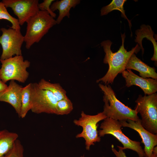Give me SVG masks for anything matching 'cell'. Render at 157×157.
<instances>
[{
  "label": "cell",
  "instance_id": "cell-1",
  "mask_svg": "<svg viewBox=\"0 0 157 157\" xmlns=\"http://www.w3.org/2000/svg\"><path fill=\"white\" fill-rule=\"evenodd\" d=\"M122 44L119 49L115 52H113L111 49L112 42L109 40L103 41L101 43L105 53L104 63L107 64L109 68L106 74L96 81L97 83L102 82L105 85L112 84L115 78L119 74L126 70V67L129 59L133 53H137L140 48L137 44L130 51H127L124 47L125 33H121Z\"/></svg>",
  "mask_w": 157,
  "mask_h": 157
},
{
  "label": "cell",
  "instance_id": "cell-2",
  "mask_svg": "<svg viewBox=\"0 0 157 157\" xmlns=\"http://www.w3.org/2000/svg\"><path fill=\"white\" fill-rule=\"evenodd\" d=\"M99 86L104 93L103 112L107 117L119 121L128 119L136 121L140 119L135 110L125 105L117 99L110 85L99 83Z\"/></svg>",
  "mask_w": 157,
  "mask_h": 157
},
{
  "label": "cell",
  "instance_id": "cell-3",
  "mask_svg": "<svg viewBox=\"0 0 157 157\" xmlns=\"http://www.w3.org/2000/svg\"><path fill=\"white\" fill-rule=\"evenodd\" d=\"M27 26L24 42L26 49H29L35 43H38L49 30L56 25V20L48 13L40 10L26 22Z\"/></svg>",
  "mask_w": 157,
  "mask_h": 157
},
{
  "label": "cell",
  "instance_id": "cell-4",
  "mask_svg": "<svg viewBox=\"0 0 157 157\" xmlns=\"http://www.w3.org/2000/svg\"><path fill=\"white\" fill-rule=\"evenodd\" d=\"M135 102V110L140 115L142 126L150 132L157 134V93L144 96L139 94Z\"/></svg>",
  "mask_w": 157,
  "mask_h": 157
},
{
  "label": "cell",
  "instance_id": "cell-5",
  "mask_svg": "<svg viewBox=\"0 0 157 157\" xmlns=\"http://www.w3.org/2000/svg\"><path fill=\"white\" fill-rule=\"evenodd\" d=\"M1 64L0 69V79L4 83L8 81L16 80L24 83L29 73L26 69L30 65L28 60H24L22 55L15 56L4 60H0Z\"/></svg>",
  "mask_w": 157,
  "mask_h": 157
},
{
  "label": "cell",
  "instance_id": "cell-6",
  "mask_svg": "<svg viewBox=\"0 0 157 157\" xmlns=\"http://www.w3.org/2000/svg\"><path fill=\"white\" fill-rule=\"evenodd\" d=\"M81 117L78 120H74V123L83 128L81 133L76 136V138H83L85 140L86 149L89 150L91 145H94L96 142H99L101 138L99 136L97 129L98 123L107 117L103 112H100L95 115H87L82 111Z\"/></svg>",
  "mask_w": 157,
  "mask_h": 157
},
{
  "label": "cell",
  "instance_id": "cell-7",
  "mask_svg": "<svg viewBox=\"0 0 157 157\" xmlns=\"http://www.w3.org/2000/svg\"><path fill=\"white\" fill-rule=\"evenodd\" d=\"M101 124V129L98 131L99 136L101 137L109 134L116 138L123 145V149H131L136 152L139 157L146 156L140 142L132 140L126 136L122 131V126L117 120L106 117Z\"/></svg>",
  "mask_w": 157,
  "mask_h": 157
},
{
  "label": "cell",
  "instance_id": "cell-8",
  "mask_svg": "<svg viewBox=\"0 0 157 157\" xmlns=\"http://www.w3.org/2000/svg\"><path fill=\"white\" fill-rule=\"evenodd\" d=\"M31 110L36 114H57L58 101L49 91L40 88L36 83H31Z\"/></svg>",
  "mask_w": 157,
  "mask_h": 157
},
{
  "label": "cell",
  "instance_id": "cell-9",
  "mask_svg": "<svg viewBox=\"0 0 157 157\" xmlns=\"http://www.w3.org/2000/svg\"><path fill=\"white\" fill-rule=\"evenodd\" d=\"M0 36V44L2 52L0 60H4L14 56L22 55L21 47L24 42V37L20 29L2 28Z\"/></svg>",
  "mask_w": 157,
  "mask_h": 157
},
{
  "label": "cell",
  "instance_id": "cell-10",
  "mask_svg": "<svg viewBox=\"0 0 157 157\" xmlns=\"http://www.w3.org/2000/svg\"><path fill=\"white\" fill-rule=\"evenodd\" d=\"M5 7L10 8L17 17L20 26L23 25L40 11L38 0H3Z\"/></svg>",
  "mask_w": 157,
  "mask_h": 157
},
{
  "label": "cell",
  "instance_id": "cell-11",
  "mask_svg": "<svg viewBox=\"0 0 157 157\" xmlns=\"http://www.w3.org/2000/svg\"><path fill=\"white\" fill-rule=\"evenodd\" d=\"M119 122L122 126L130 128L138 133L144 145L143 150L146 156L150 157L154 148L157 145V134H153L146 129L142 126L140 119L136 121L128 119Z\"/></svg>",
  "mask_w": 157,
  "mask_h": 157
},
{
  "label": "cell",
  "instance_id": "cell-12",
  "mask_svg": "<svg viewBox=\"0 0 157 157\" xmlns=\"http://www.w3.org/2000/svg\"><path fill=\"white\" fill-rule=\"evenodd\" d=\"M121 73L125 80L127 87L133 85L138 86L143 91L145 95H149L157 92V80L142 78L135 74L131 69H126Z\"/></svg>",
  "mask_w": 157,
  "mask_h": 157
},
{
  "label": "cell",
  "instance_id": "cell-13",
  "mask_svg": "<svg viewBox=\"0 0 157 157\" xmlns=\"http://www.w3.org/2000/svg\"><path fill=\"white\" fill-rule=\"evenodd\" d=\"M23 87L14 80H10L7 88L0 93V101L8 103L14 108L19 117Z\"/></svg>",
  "mask_w": 157,
  "mask_h": 157
},
{
  "label": "cell",
  "instance_id": "cell-14",
  "mask_svg": "<svg viewBox=\"0 0 157 157\" xmlns=\"http://www.w3.org/2000/svg\"><path fill=\"white\" fill-rule=\"evenodd\" d=\"M126 69H133L138 72L141 77L143 78H151L157 80V73L154 67H151L137 58L133 53L126 65Z\"/></svg>",
  "mask_w": 157,
  "mask_h": 157
},
{
  "label": "cell",
  "instance_id": "cell-15",
  "mask_svg": "<svg viewBox=\"0 0 157 157\" xmlns=\"http://www.w3.org/2000/svg\"><path fill=\"white\" fill-rule=\"evenodd\" d=\"M136 36L135 41L137 42L139 47L141 49L142 54H143L144 49L142 44V39L145 38L150 40L152 43L154 48V53L151 58V60L156 62L157 61V43L156 39L154 38V32L151 26L148 25H142L139 29L137 30L135 32Z\"/></svg>",
  "mask_w": 157,
  "mask_h": 157
},
{
  "label": "cell",
  "instance_id": "cell-16",
  "mask_svg": "<svg viewBox=\"0 0 157 157\" xmlns=\"http://www.w3.org/2000/svg\"><path fill=\"white\" fill-rule=\"evenodd\" d=\"M80 2L79 0H61L53 3L50 6L51 10L53 12L58 10L59 15L56 20V24H60L65 17H70L69 11L72 8H74Z\"/></svg>",
  "mask_w": 157,
  "mask_h": 157
},
{
  "label": "cell",
  "instance_id": "cell-17",
  "mask_svg": "<svg viewBox=\"0 0 157 157\" xmlns=\"http://www.w3.org/2000/svg\"><path fill=\"white\" fill-rule=\"evenodd\" d=\"M18 135L7 130L0 131V157H4L12 149Z\"/></svg>",
  "mask_w": 157,
  "mask_h": 157
},
{
  "label": "cell",
  "instance_id": "cell-18",
  "mask_svg": "<svg viewBox=\"0 0 157 157\" xmlns=\"http://www.w3.org/2000/svg\"><path fill=\"white\" fill-rule=\"evenodd\" d=\"M38 84L40 88L52 92L58 101L67 97L66 91L59 83H51L42 78Z\"/></svg>",
  "mask_w": 157,
  "mask_h": 157
},
{
  "label": "cell",
  "instance_id": "cell-19",
  "mask_svg": "<svg viewBox=\"0 0 157 157\" xmlns=\"http://www.w3.org/2000/svg\"><path fill=\"white\" fill-rule=\"evenodd\" d=\"M126 0H113L108 5L103 7L101 10V15H106L114 10H117L121 13L122 17L126 19L128 21L130 27L131 24V21L127 18L125 14L124 5Z\"/></svg>",
  "mask_w": 157,
  "mask_h": 157
},
{
  "label": "cell",
  "instance_id": "cell-20",
  "mask_svg": "<svg viewBox=\"0 0 157 157\" xmlns=\"http://www.w3.org/2000/svg\"><path fill=\"white\" fill-rule=\"evenodd\" d=\"M31 83L23 88L21 96V108L20 117L24 118L31 110Z\"/></svg>",
  "mask_w": 157,
  "mask_h": 157
},
{
  "label": "cell",
  "instance_id": "cell-21",
  "mask_svg": "<svg viewBox=\"0 0 157 157\" xmlns=\"http://www.w3.org/2000/svg\"><path fill=\"white\" fill-rule=\"evenodd\" d=\"M73 108L72 103L67 96L57 102L56 105V115L68 114L72 111Z\"/></svg>",
  "mask_w": 157,
  "mask_h": 157
},
{
  "label": "cell",
  "instance_id": "cell-22",
  "mask_svg": "<svg viewBox=\"0 0 157 157\" xmlns=\"http://www.w3.org/2000/svg\"><path fill=\"white\" fill-rule=\"evenodd\" d=\"M4 19L9 21L12 24L10 28L20 29V26L17 19L13 17L8 12L4 4L0 2V20Z\"/></svg>",
  "mask_w": 157,
  "mask_h": 157
},
{
  "label": "cell",
  "instance_id": "cell-23",
  "mask_svg": "<svg viewBox=\"0 0 157 157\" xmlns=\"http://www.w3.org/2000/svg\"><path fill=\"white\" fill-rule=\"evenodd\" d=\"M24 149L18 139L15 141L11 150L4 157H24Z\"/></svg>",
  "mask_w": 157,
  "mask_h": 157
},
{
  "label": "cell",
  "instance_id": "cell-24",
  "mask_svg": "<svg viewBox=\"0 0 157 157\" xmlns=\"http://www.w3.org/2000/svg\"><path fill=\"white\" fill-rule=\"evenodd\" d=\"M54 1V0H44L42 2L38 4V6L40 10L46 11L53 18H56V14L50 9L52 3Z\"/></svg>",
  "mask_w": 157,
  "mask_h": 157
},
{
  "label": "cell",
  "instance_id": "cell-25",
  "mask_svg": "<svg viewBox=\"0 0 157 157\" xmlns=\"http://www.w3.org/2000/svg\"><path fill=\"white\" fill-rule=\"evenodd\" d=\"M117 147L119 149L118 151L114 147L113 144L111 145L112 151L115 156L116 157H127L122 147L118 146H117Z\"/></svg>",
  "mask_w": 157,
  "mask_h": 157
},
{
  "label": "cell",
  "instance_id": "cell-26",
  "mask_svg": "<svg viewBox=\"0 0 157 157\" xmlns=\"http://www.w3.org/2000/svg\"><path fill=\"white\" fill-rule=\"evenodd\" d=\"M8 86L0 79V93L6 89Z\"/></svg>",
  "mask_w": 157,
  "mask_h": 157
},
{
  "label": "cell",
  "instance_id": "cell-27",
  "mask_svg": "<svg viewBox=\"0 0 157 157\" xmlns=\"http://www.w3.org/2000/svg\"><path fill=\"white\" fill-rule=\"evenodd\" d=\"M152 153L157 154V147L156 146L154 148L152 151Z\"/></svg>",
  "mask_w": 157,
  "mask_h": 157
},
{
  "label": "cell",
  "instance_id": "cell-28",
  "mask_svg": "<svg viewBox=\"0 0 157 157\" xmlns=\"http://www.w3.org/2000/svg\"><path fill=\"white\" fill-rule=\"evenodd\" d=\"M144 157H147L146 156ZM150 157H157V154L153 153Z\"/></svg>",
  "mask_w": 157,
  "mask_h": 157
},
{
  "label": "cell",
  "instance_id": "cell-29",
  "mask_svg": "<svg viewBox=\"0 0 157 157\" xmlns=\"http://www.w3.org/2000/svg\"><path fill=\"white\" fill-rule=\"evenodd\" d=\"M80 157H84V155L81 156Z\"/></svg>",
  "mask_w": 157,
  "mask_h": 157
},
{
  "label": "cell",
  "instance_id": "cell-30",
  "mask_svg": "<svg viewBox=\"0 0 157 157\" xmlns=\"http://www.w3.org/2000/svg\"></svg>",
  "mask_w": 157,
  "mask_h": 157
}]
</instances>
